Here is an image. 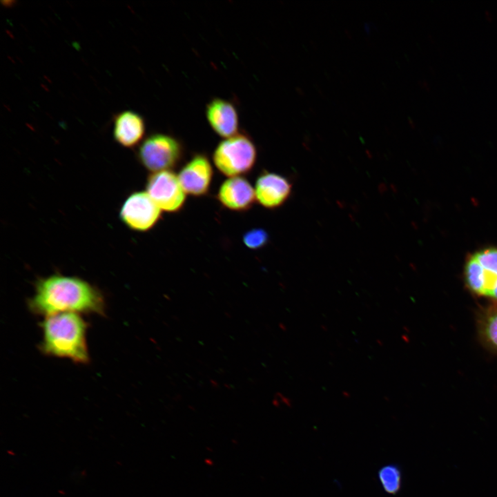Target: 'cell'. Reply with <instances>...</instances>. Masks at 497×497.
<instances>
[{
    "instance_id": "6da1fadb",
    "label": "cell",
    "mask_w": 497,
    "mask_h": 497,
    "mask_svg": "<svg viewBox=\"0 0 497 497\" xmlns=\"http://www.w3.org/2000/svg\"><path fill=\"white\" fill-rule=\"evenodd\" d=\"M28 304L34 313L46 317L65 312L105 313V301L97 288L61 274L39 279Z\"/></svg>"
},
{
    "instance_id": "7a4b0ae2",
    "label": "cell",
    "mask_w": 497,
    "mask_h": 497,
    "mask_svg": "<svg viewBox=\"0 0 497 497\" xmlns=\"http://www.w3.org/2000/svg\"><path fill=\"white\" fill-rule=\"evenodd\" d=\"M41 327V349L45 354L88 363L86 333L88 324L77 313L65 312L46 317Z\"/></svg>"
},
{
    "instance_id": "3957f363",
    "label": "cell",
    "mask_w": 497,
    "mask_h": 497,
    "mask_svg": "<svg viewBox=\"0 0 497 497\" xmlns=\"http://www.w3.org/2000/svg\"><path fill=\"white\" fill-rule=\"evenodd\" d=\"M257 151L248 134L238 133L222 140L213 153V162L217 169L228 177L242 176L255 166Z\"/></svg>"
},
{
    "instance_id": "277c9868",
    "label": "cell",
    "mask_w": 497,
    "mask_h": 497,
    "mask_svg": "<svg viewBox=\"0 0 497 497\" xmlns=\"http://www.w3.org/2000/svg\"><path fill=\"white\" fill-rule=\"evenodd\" d=\"M137 155L139 163L151 173L172 170L182 162L184 147L171 135L153 133L142 142Z\"/></svg>"
},
{
    "instance_id": "5b68a950",
    "label": "cell",
    "mask_w": 497,
    "mask_h": 497,
    "mask_svg": "<svg viewBox=\"0 0 497 497\" xmlns=\"http://www.w3.org/2000/svg\"><path fill=\"white\" fill-rule=\"evenodd\" d=\"M146 192L162 211L178 212L186 202V193L173 170L151 173L146 180Z\"/></svg>"
},
{
    "instance_id": "8992f818",
    "label": "cell",
    "mask_w": 497,
    "mask_h": 497,
    "mask_svg": "<svg viewBox=\"0 0 497 497\" xmlns=\"http://www.w3.org/2000/svg\"><path fill=\"white\" fill-rule=\"evenodd\" d=\"M162 212L146 191H137L131 193L124 202L119 216L129 228L146 232L159 221Z\"/></svg>"
},
{
    "instance_id": "52a82bcc",
    "label": "cell",
    "mask_w": 497,
    "mask_h": 497,
    "mask_svg": "<svg viewBox=\"0 0 497 497\" xmlns=\"http://www.w3.org/2000/svg\"><path fill=\"white\" fill-rule=\"evenodd\" d=\"M177 176L186 195L202 197L209 191L213 168L206 155L197 153L183 165Z\"/></svg>"
},
{
    "instance_id": "ba28073f",
    "label": "cell",
    "mask_w": 497,
    "mask_h": 497,
    "mask_svg": "<svg viewBox=\"0 0 497 497\" xmlns=\"http://www.w3.org/2000/svg\"><path fill=\"white\" fill-rule=\"evenodd\" d=\"M256 201L267 209L282 206L289 198L292 184L289 179L276 173L263 170L255 184Z\"/></svg>"
},
{
    "instance_id": "9c48e42d",
    "label": "cell",
    "mask_w": 497,
    "mask_h": 497,
    "mask_svg": "<svg viewBox=\"0 0 497 497\" xmlns=\"http://www.w3.org/2000/svg\"><path fill=\"white\" fill-rule=\"evenodd\" d=\"M216 197L225 208L236 212L249 210L256 201L255 189L243 176L228 177L220 185Z\"/></svg>"
},
{
    "instance_id": "30bf717a",
    "label": "cell",
    "mask_w": 497,
    "mask_h": 497,
    "mask_svg": "<svg viewBox=\"0 0 497 497\" xmlns=\"http://www.w3.org/2000/svg\"><path fill=\"white\" fill-rule=\"evenodd\" d=\"M205 115L211 128L220 137L226 139L239 133V115L231 101L217 97L210 100Z\"/></svg>"
},
{
    "instance_id": "8fae6325",
    "label": "cell",
    "mask_w": 497,
    "mask_h": 497,
    "mask_svg": "<svg viewBox=\"0 0 497 497\" xmlns=\"http://www.w3.org/2000/svg\"><path fill=\"white\" fill-rule=\"evenodd\" d=\"M144 118L138 113L126 110L117 115L113 128L115 141L124 147L131 148L137 145L145 134Z\"/></svg>"
},
{
    "instance_id": "7c38bea8",
    "label": "cell",
    "mask_w": 497,
    "mask_h": 497,
    "mask_svg": "<svg viewBox=\"0 0 497 497\" xmlns=\"http://www.w3.org/2000/svg\"><path fill=\"white\" fill-rule=\"evenodd\" d=\"M465 277L466 283L471 291L478 295H484L485 269L473 255L466 262Z\"/></svg>"
},
{
    "instance_id": "4fadbf2b",
    "label": "cell",
    "mask_w": 497,
    "mask_h": 497,
    "mask_svg": "<svg viewBox=\"0 0 497 497\" xmlns=\"http://www.w3.org/2000/svg\"><path fill=\"white\" fill-rule=\"evenodd\" d=\"M378 478L383 489L389 494H396L401 488L402 474L394 464L387 465L380 469Z\"/></svg>"
},
{
    "instance_id": "5bb4252c",
    "label": "cell",
    "mask_w": 497,
    "mask_h": 497,
    "mask_svg": "<svg viewBox=\"0 0 497 497\" xmlns=\"http://www.w3.org/2000/svg\"><path fill=\"white\" fill-rule=\"evenodd\" d=\"M480 329L485 341L497 349V306L491 307L483 316Z\"/></svg>"
},
{
    "instance_id": "9a60e30c",
    "label": "cell",
    "mask_w": 497,
    "mask_h": 497,
    "mask_svg": "<svg viewBox=\"0 0 497 497\" xmlns=\"http://www.w3.org/2000/svg\"><path fill=\"white\" fill-rule=\"evenodd\" d=\"M244 244L249 249L257 250L264 247L269 240L268 233L262 228H253L242 237Z\"/></svg>"
},
{
    "instance_id": "2e32d148",
    "label": "cell",
    "mask_w": 497,
    "mask_h": 497,
    "mask_svg": "<svg viewBox=\"0 0 497 497\" xmlns=\"http://www.w3.org/2000/svg\"><path fill=\"white\" fill-rule=\"evenodd\" d=\"M473 256L487 271L497 274V248H489L476 253Z\"/></svg>"
},
{
    "instance_id": "e0dca14e",
    "label": "cell",
    "mask_w": 497,
    "mask_h": 497,
    "mask_svg": "<svg viewBox=\"0 0 497 497\" xmlns=\"http://www.w3.org/2000/svg\"><path fill=\"white\" fill-rule=\"evenodd\" d=\"M490 298L497 300V283L491 292Z\"/></svg>"
}]
</instances>
